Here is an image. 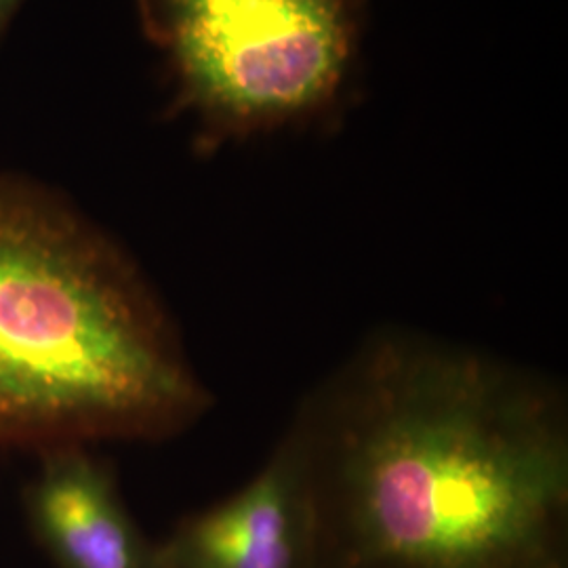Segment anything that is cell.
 Listing matches in <instances>:
<instances>
[{"label":"cell","instance_id":"6","mask_svg":"<svg viewBox=\"0 0 568 568\" xmlns=\"http://www.w3.org/2000/svg\"><path fill=\"white\" fill-rule=\"evenodd\" d=\"M23 0H0V34L7 28V23L16 16Z\"/></svg>","mask_w":568,"mask_h":568},{"label":"cell","instance_id":"4","mask_svg":"<svg viewBox=\"0 0 568 568\" xmlns=\"http://www.w3.org/2000/svg\"><path fill=\"white\" fill-rule=\"evenodd\" d=\"M312 501L297 448L283 434L236 495L192 518L163 568H310Z\"/></svg>","mask_w":568,"mask_h":568},{"label":"cell","instance_id":"5","mask_svg":"<svg viewBox=\"0 0 568 568\" xmlns=\"http://www.w3.org/2000/svg\"><path fill=\"white\" fill-rule=\"evenodd\" d=\"M30 511L63 568H163L122 506L112 471L84 447L44 450Z\"/></svg>","mask_w":568,"mask_h":568},{"label":"cell","instance_id":"3","mask_svg":"<svg viewBox=\"0 0 568 568\" xmlns=\"http://www.w3.org/2000/svg\"><path fill=\"white\" fill-rule=\"evenodd\" d=\"M204 150L323 129L354 98L365 0H138Z\"/></svg>","mask_w":568,"mask_h":568},{"label":"cell","instance_id":"2","mask_svg":"<svg viewBox=\"0 0 568 568\" xmlns=\"http://www.w3.org/2000/svg\"><path fill=\"white\" fill-rule=\"evenodd\" d=\"M209 406L135 262L51 192L0 175V450L163 440Z\"/></svg>","mask_w":568,"mask_h":568},{"label":"cell","instance_id":"1","mask_svg":"<svg viewBox=\"0 0 568 568\" xmlns=\"http://www.w3.org/2000/svg\"><path fill=\"white\" fill-rule=\"evenodd\" d=\"M284 436L310 488V568H568V403L544 373L384 326Z\"/></svg>","mask_w":568,"mask_h":568}]
</instances>
